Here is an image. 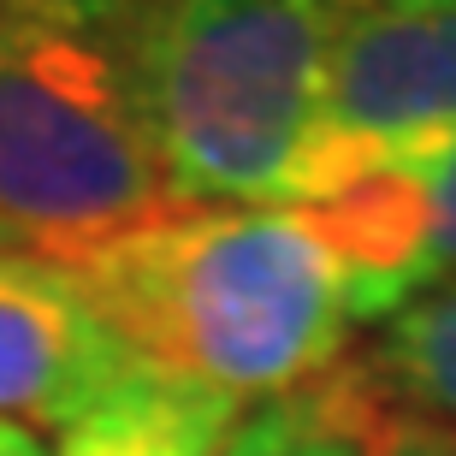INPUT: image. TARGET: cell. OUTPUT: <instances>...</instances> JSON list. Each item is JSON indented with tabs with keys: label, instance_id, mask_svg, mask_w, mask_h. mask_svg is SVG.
<instances>
[{
	"label": "cell",
	"instance_id": "6da1fadb",
	"mask_svg": "<svg viewBox=\"0 0 456 456\" xmlns=\"http://www.w3.org/2000/svg\"><path fill=\"white\" fill-rule=\"evenodd\" d=\"M60 267L149 373L237 409L321 379L355 332L344 261L303 208H172Z\"/></svg>",
	"mask_w": 456,
	"mask_h": 456
},
{
	"label": "cell",
	"instance_id": "7a4b0ae2",
	"mask_svg": "<svg viewBox=\"0 0 456 456\" xmlns=\"http://www.w3.org/2000/svg\"><path fill=\"white\" fill-rule=\"evenodd\" d=\"M172 208L149 102V0H6L0 225L60 261Z\"/></svg>",
	"mask_w": 456,
	"mask_h": 456
},
{
	"label": "cell",
	"instance_id": "3957f363",
	"mask_svg": "<svg viewBox=\"0 0 456 456\" xmlns=\"http://www.w3.org/2000/svg\"><path fill=\"white\" fill-rule=\"evenodd\" d=\"M344 0H149V102L178 208H297Z\"/></svg>",
	"mask_w": 456,
	"mask_h": 456
},
{
	"label": "cell",
	"instance_id": "277c9868",
	"mask_svg": "<svg viewBox=\"0 0 456 456\" xmlns=\"http://www.w3.org/2000/svg\"><path fill=\"white\" fill-rule=\"evenodd\" d=\"M456 131V0H344L297 208Z\"/></svg>",
	"mask_w": 456,
	"mask_h": 456
},
{
	"label": "cell",
	"instance_id": "5b68a950",
	"mask_svg": "<svg viewBox=\"0 0 456 456\" xmlns=\"http://www.w3.org/2000/svg\"><path fill=\"white\" fill-rule=\"evenodd\" d=\"M303 214L344 261L355 326L391 321L456 279V131L350 178Z\"/></svg>",
	"mask_w": 456,
	"mask_h": 456
},
{
	"label": "cell",
	"instance_id": "8992f818",
	"mask_svg": "<svg viewBox=\"0 0 456 456\" xmlns=\"http://www.w3.org/2000/svg\"><path fill=\"white\" fill-rule=\"evenodd\" d=\"M136 373L149 368L53 255L0 249V421L66 433Z\"/></svg>",
	"mask_w": 456,
	"mask_h": 456
},
{
	"label": "cell",
	"instance_id": "52a82bcc",
	"mask_svg": "<svg viewBox=\"0 0 456 456\" xmlns=\"http://www.w3.org/2000/svg\"><path fill=\"white\" fill-rule=\"evenodd\" d=\"M391 421L397 415L373 391L362 362L344 355L321 379L243 409L220 456H373Z\"/></svg>",
	"mask_w": 456,
	"mask_h": 456
},
{
	"label": "cell",
	"instance_id": "ba28073f",
	"mask_svg": "<svg viewBox=\"0 0 456 456\" xmlns=\"http://www.w3.org/2000/svg\"><path fill=\"white\" fill-rule=\"evenodd\" d=\"M243 409L184 379L136 373L102 409L60 433L53 456H220Z\"/></svg>",
	"mask_w": 456,
	"mask_h": 456
},
{
	"label": "cell",
	"instance_id": "9c48e42d",
	"mask_svg": "<svg viewBox=\"0 0 456 456\" xmlns=\"http://www.w3.org/2000/svg\"><path fill=\"white\" fill-rule=\"evenodd\" d=\"M355 362L391 415L456 433V279L433 285L391 321H379L373 344Z\"/></svg>",
	"mask_w": 456,
	"mask_h": 456
},
{
	"label": "cell",
	"instance_id": "30bf717a",
	"mask_svg": "<svg viewBox=\"0 0 456 456\" xmlns=\"http://www.w3.org/2000/svg\"><path fill=\"white\" fill-rule=\"evenodd\" d=\"M373 456H456V433H444V427L433 421H397L386 427V439L373 444Z\"/></svg>",
	"mask_w": 456,
	"mask_h": 456
},
{
	"label": "cell",
	"instance_id": "8fae6325",
	"mask_svg": "<svg viewBox=\"0 0 456 456\" xmlns=\"http://www.w3.org/2000/svg\"><path fill=\"white\" fill-rule=\"evenodd\" d=\"M0 456H53V451L42 444V433H30V427H12V421H0Z\"/></svg>",
	"mask_w": 456,
	"mask_h": 456
},
{
	"label": "cell",
	"instance_id": "7c38bea8",
	"mask_svg": "<svg viewBox=\"0 0 456 456\" xmlns=\"http://www.w3.org/2000/svg\"><path fill=\"white\" fill-rule=\"evenodd\" d=\"M0 249H18V237L6 232V225H0Z\"/></svg>",
	"mask_w": 456,
	"mask_h": 456
},
{
	"label": "cell",
	"instance_id": "4fadbf2b",
	"mask_svg": "<svg viewBox=\"0 0 456 456\" xmlns=\"http://www.w3.org/2000/svg\"><path fill=\"white\" fill-rule=\"evenodd\" d=\"M0 6H6V0H0Z\"/></svg>",
	"mask_w": 456,
	"mask_h": 456
}]
</instances>
